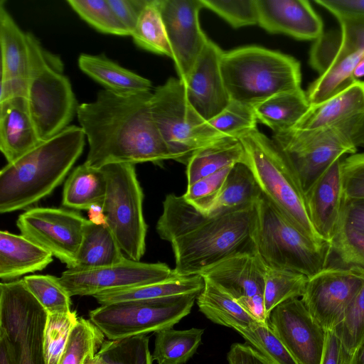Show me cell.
<instances>
[{
  "instance_id": "1",
  "label": "cell",
  "mask_w": 364,
  "mask_h": 364,
  "mask_svg": "<svg viewBox=\"0 0 364 364\" xmlns=\"http://www.w3.org/2000/svg\"><path fill=\"white\" fill-rule=\"evenodd\" d=\"M151 95L104 89L95 100L78 105L76 115L89 145L86 165L100 168L111 164L174 160L154 120Z\"/></svg>"
},
{
  "instance_id": "2",
  "label": "cell",
  "mask_w": 364,
  "mask_h": 364,
  "mask_svg": "<svg viewBox=\"0 0 364 364\" xmlns=\"http://www.w3.org/2000/svg\"><path fill=\"white\" fill-rule=\"evenodd\" d=\"M255 204L208 215L191 205L183 195L168 194L156 230L160 238L171 245L175 274H200L232 256L255 254Z\"/></svg>"
},
{
  "instance_id": "3",
  "label": "cell",
  "mask_w": 364,
  "mask_h": 364,
  "mask_svg": "<svg viewBox=\"0 0 364 364\" xmlns=\"http://www.w3.org/2000/svg\"><path fill=\"white\" fill-rule=\"evenodd\" d=\"M85 138L80 126L69 125L4 166L0 171V213L28 209L50 195L82 154Z\"/></svg>"
},
{
  "instance_id": "4",
  "label": "cell",
  "mask_w": 364,
  "mask_h": 364,
  "mask_svg": "<svg viewBox=\"0 0 364 364\" xmlns=\"http://www.w3.org/2000/svg\"><path fill=\"white\" fill-rule=\"evenodd\" d=\"M220 69L230 100L251 107L278 93L301 89L299 62L262 47L223 53Z\"/></svg>"
},
{
  "instance_id": "5",
  "label": "cell",
  "mask_w": 364,
  "mask_h": 364,
  "mask_svg": "<svg viewBox=\"0 0 364 364\" xmlns=\"http://www.w3.org/2000/svg\"><path fill=\"white\" fill-rule=\"evenodd\" d=\"M245 152V164L252 172L262 195L307 237L323 240L309 216L304 192L287 160L272 139L257 128L237 138Z\"/></svg>"
},
{
  "instance_id": "6",
  "label": "cell",
  "mask_w": 364,
  "mask_h": 364,
  "mask_svg": "<svg viewBox=\"0 0 364 364\" xmlns=\"http://www.w3.org/2000/svg\"><path fill=\"white\" fill-rule=\"evenodd\" d=\"M255 206V253L266 267L300 273L308 278L326 268L330 242L307 237L262 193Z\"/></svg>"
},
{
  "instance_id": "7",
  "label": "cell",
  "mask_w": 364,
  "mask_h": 364,
  "mask_svg": "<svg viewBox=\"0 0 364 364\" xmlns=\"http://www.w3.org/2000/svg\"><path fill=\"white\" fill-rule=\"evenodd\" d=\"M27 34L30 71L26 99L43 141L68 127L79 105L61 62L48 53L33 34Z\"/></svg>"
},
{
  "instance_id": "8",
  "label": "cell",
  "mask_w": 364,
  "mask_h": 364,
  "mask_svg": "<svg viewBox=\"0 0 364 364\" xmlns=\"http://www.w3.org/2000/svg\"><path fill=\"white\" fill-rule=\"evenodd\" d=\"M273 141L284 156L305 193L337 159L364 146V126H333L314 129L293 127L274 133Z\"/></svg>"
},
{
  "instance_id": "9",
  "label": "cell",
  "mask_w": 364,
  "mask_h": 364,
  "mask_svg": "<svg viewBox=\"0 0 364 364\" xmlns=\"http://www.w3.org/2000/svg\"><path fill=\"white\" fill-rule=\"evenodd\" d=\"M151 109L174 161L185 165L198 150L226 136L214 129L189 104L179 78L170 77L154 90Z\"/></svg>"
},
{
  "instance_id": "10",
  "label": "cell",
  "mask_w": 364,
  "mask_h": 364,
  "mask_svg": "<svg viewBox=\"0 0 364 364\" xmlns=\"http://www.w3.org/2000/svg\"><path fill=\"white\" fill-rule=\"evenodd\" d=\"M101 168L107 179L102 205L107 225L127 257L140 261L146 250L147 225L143 213L144 193L135 165L111 164Z\"/></svg>"
},
{
  "instance_id": "11",
  "label": "cell",
  "mask_w": 364,
  "mask_h": 364,
  "mask_svg": "<svg viewBox=\"0 0 364 364\" xmlns=\"http://www.w3.org/2000/svg\"><path fill=\"white\" fill-rule=\"evenodd\" d=\"M199 294L101 305L90 320L109 340L146 335L172 328L187 316Z\"/></svg>"
},
{
  "instance_id": "12",
  "label": "cell",
  "mask_w": 364,
  "mask_h": 364,
  "mask_svg": "<svg viewBox=\"0 0 364 364\" xmlns=\"http://www.w3.org/2000/svg\"><path fill=\"white\" fill-rule=\"evenodd\" d=\"M48 313L23 279L0 284V334L12 347L17 364H45Z\"/></svg>"
},
{
  "instance_id": "13",
  "label": "cell",
  "mask_w": 364,
  "mask_h": 364,
  "mask_svg": "<svg viewBox=\"0 0 364 364\" xmlns=\"http://www.w3.org/2000/svg\"><path fill=\"white\" fill-rule=\"evenodd\" d=\"M86 221L73 210L37 207L21 214L16 225L21 235L74 268Z\"/></svg>"
},
{
  "instance_id": "14",
  "label": "cell",
  "mask_w": 364,
  "mask_h": 364,
  "mask_svg": "<svg viewBox=\"0 0 364 364\" xmlns=\"http://www.w3.org/2000/svg\"><path fill=\"white\" fill-rule=\"evenodd\" d=\"M176 275L173 269L163 262L148 263L126 258L102 267L80 269L67 268L60 282L73 296L97 294L151 284Z\"/></svg>"
},
{
  "instance_id": "15",
  "label": "cell",
  "mask_w": 364,
  "mask_h": 364,
  "mask_svg": "<svg viewBox=\"0 0 364 364\" xmlns=\"http://www.w3.org/2000/svg\"><path fill=\"white\" fill-rule=\"evenodd\" d=\"M363 284V274L326 268L308 278L301 299L326 331H333L342 321Z\"/></svg>"
},
{
  "instance_id": "16",
  "label": "cell",
  "mask_w": 364,
  "mask_h": 364,
  "mask_svg": "<svg viewBox=\"0 0 364 364\" xmlns=\"http://www.w3.org/2000/svg\"><path fill=\"white\" fill-rule=\"evenodd\" d=\"M159 7L181 80H185L209 39L199 23L201 0H159Z\"/></svg>"
},
{
  "instance_id": "17",
  "label": "cell",
  "mask_w": 364,
  "mask_h": 364,
  "mask_svg": "<svg viewBox=\"0 0 364 364\" xmlns=\"http://www.w3.org/2000/svg\"><path fill=\"white\" fill-rule=\"evenodd\" d=\"M267 321L299 364H321L326 331L301 299H291L279 304Z\"/></svg>"
},
{
  "instance_id": "18",
  "label": "cell",
  "mask_w": 364,
  "mask_h": 364,
  "mask_svg": "<svg viewBox=\"0 0 364 364\" xmlns=\"http://www.w3.org/2000/svg\"><path fill=\"white\" fill-rule=\"evenodd\" d=\"M223 53L209 40L187 78L181 80L188 102L207 122L220 114L231 101L220 69Z\"/></svg>"
},
{
  "instance_id": "19",
  "label": "cell",
  "mask_w": 364,
  "mask_h": 364,
  "mask_svg": "<svg viewBox=\"0 0 364 364\" xmlns=\"http://www.w3.org/2000/svg\"><path fill=\"white\" fill-rule=\"evenodd\" d=\"M342 160L335 161L304 193L310 220L318 235L328 242L340 228L346 202Z\"/></svg>"
},
{
  "instance_id": "20",
  "label": "cell",
  "mask_w": 364,
  "mask_h": 364,
  "mask_svg": "<svg viewBox=\"0 0 364 364\" xmlns=\"http://www.w3.org/2000/svg\"><path fill=\"white\" fill-rule=\"evenodd\" d=\"M257 24L271 33H283L299 40H316L323 22L306 0H256Z\"/></svg>"
},
{
  "instance_id": "21",
  "label": "cell",
  "mask_w": 364,
  "mask_h": 364,
  "mask_svg": "<svg viewBox=\"0 0 364 364\" xmlns=\"http://www.w3.org/2000/svg\"><path fill=\"white\" fill-rule=\"evenodd\" d=\"M338 21L340 31L323 33L311 48L309 62L319 75L340 63L364 59V17Z\"/></svg>"
},
{
  "instance_id": "22",
  "label": "cell",
  "mask_w": 364,
  "mask_h": 364,
  "mask_svg": "<svg viewBox=\"0 0 364 364\" xmlns=\"http://www.w3.org/2000/svg\"><path fill=\"white\" fill-rule=\"evenodd\" d=\"M266 267L255 254L232 256L202 272L236 300L264 296Z\"/></svg>"
},
{
  "instance_id": "23",
  "label": "cell",
  "mask_w": 364,
  "mask_h": 364,
  "mask_svg": "<svg viewBox=\"0 0 364 364\" xmlns=\"http://www.w3.org/2000/svg\"><path fill=\"white\" fill-rule=\"evenodd\" d=\"M357 125H364V82L358 80L321 103L310 105L294 127L314 129Z\"/></svg>"
},
{
  "instance_id": "24",
  "label": "cell",
  "mask_w": 364,
  "mask_h": 364,
  "mask_svg": "<svg viewBox=\"0 0 364 364\" xmlns=\"http://www.w3.org/2000/svg\"><path fill=\"white\" fill-rule=\"evenodd\" d=\"M41 141L25 97L0 102V149L7 164L19 159Z\"/></svg>"
},
{
  "instance_id": "25",
  "label": "cell",
  "mask_w": 364,
  "mask_h": 364,
  "mask_svg": "<svg viewBox=\"0 0 364 364\" xmlns=\"http://www.w3.org/2000/svg\"><path fill=\"white\" fill-rule=\"evenodd\" d=\"M53 257L22 235L0 232V278L3 281L41 271L53 262Z\"/></svg>"
},
{
  "instance_id": "26",
  "label": "cell",
  "mask_w": 364,
  "mask_h": 364,
  "mask_svg": "<svg viewBox=\"0 0 364 364\" xmlns=\"http://www.w3.org/2000/svg\"><path fill=\"white\" fill-rule=\"evenodd\" d=\"M82 72L105 90L121 95L151 92L149 80L114 63L102 55L82 53L77 60Z\"/></svg>"
},
{
  "instance_id": "27",
  "label": "cell",
  "mask_w": 364,
  "mask_h": 364,
  "mask_svg": "<svg viewBox=\"0 0 364 364\" xmlns=\"http://www.w3.org/2000/svg\"><path fill=\"white\" fill-rule=\"evenodd\" d=\"M205 286V279L200 275L178 276L177 274L160 282L111 290L97 294L93 297L101 305L112 303L156 299L186 294H199Z\"/></svg>"
},
{
  "instance_id": "28",
  "label": "cell",
  "mask_w": 364,
  "mask_h": 364,
  "mask_svg": "<svg viewBox=\"0 0 364 364\" xmlns=\"http://www.w3.org/2000/svg\"><path fill=\"white\" fill-rule=\"evenodd\" d=\"M0 2L1 80L28 79L30 50L27 33L23 32Z\"/></svg>"
},
{
  "instance_id": "29",
  "label": "cell",
  "mask_w": 364,
  "mask_h": 364,
  "mask_svg": "<svg viewBox=\"0 0 364 364\" xmlns=\"http://www.w3.org/2000/svg\"><path fill=\"white\" fill-rule=\"evenodd\" d=\"M245 163L240 141L225 136L195 152L186 164L187 186L237 163Z\"/></svg>"
},
{
  "instance_id": "30",
  "label": "cell",
  "mask_w": 364,
  "mask_h": 364,
  "mask_svg": "<svg viewBox=\"0 0 364 364\" xmlns=\"http://www.w3.org/2000/svg\"><path fill=\"white\" fill-rule=\"evenodd\" d=\"M127 257L107 225H97L87 219L75 266L73 269H87L110 266Z\"/></svg>"
},
{
  "instance_id": "31",
  "label": "cell",
  "mask_w": 364,
  "mask_h": 364,
  "mask_svg": "<svg viewBox=\"0 0 364 364\" xmlns=\"http://www.w3.org/2000/svg\"><path fill=\"white\" fill-rule=\"evenodd\" d=\"M196 299L199 310L212 322L232 328H247L258 320L235 299L209 279Z\"/></svg>"
},
{
  "instance_id": "32",
  "label": "cell",
  "mask_w": 364,
  "mask_h": 364,
  "mask_svg": "<svg viewBox=\"0 0 364 364\" xmlns=\"http://www.w3.org/2000/svg\"><path fill=\"white\" fill-rule=\"evenodd\" d=\"M309 107L306 92L299 89L274 95L253 109L257 122L278 133L293 128Z\"/></svg>"
},
{
  "instance_id": "33",
  "label": "cell",
  "mask_w": 364,
  "mask_h": 364,
  "mask_svg": "<svg viewBox=\"0 0 364 364\" xmlns=\"http://www.w3.org/2000/svg\"><path fill=\"white\" fill-rule=\"evenodd\" d=\"M106 192L107 179L102 169L83 163L66 180L62 203L75 210H88L95 205L102 206Z\"/></svg>"
},
{
  "instance_id": "34",
  "label": "cell",
  "mask_w": 364,
  "mask_h": 364,
  "mask_svg": "<svg viewBox=\"0 0 364 364\" xmlns=\"http://www.w3.org/2000/svg\"><path fill=\"white\" fill-rule=\"evenodd\" d=\"M262 196L260 188L245 163H237L230 170L223 188L208 215H215L256 203Z\"/></svg>"
},
{
  "instance_id": "35",
  "label": "cell",
  "mask_w": 364,
  "mask_h": 364,
  "mask_svg": "<svg viewBox=\"0 0 364 364\" xmlns=\"http://www.w3.org/2000/svg\"><path fill=\"white\" fill-rule=\"evenodd\" d=\"M204 330L165 328L155 333L153 360L158 364H184L196 353Z\"/></svg>"
},
{
  "instance_id": "36",
  "label": "cell",
  "mask_w": 364,
  "mask_h": 364,
  "mask_svg": "<svg viewBox=\"0 0 364 364\" xmlns=\"http://www.w3.org/2000/svg\"><path fill=\"white\" fill-rule=\"evenodd\" d=\"M326 268L364 275V230L341 225L330 242Z\"/></svg>"
},
{
  "instance_id": "37",
  "label": "cell",
  "mask_w": 364,
  "mask_h": 364,
  "mask_svg": "<svg viewBox=\"0 0 364 364\" xmlns=\"http://www.w3.org/2000/svg\"><path fill=\"white\" fill-rule=\"evenodd\" d=\"M130 36L141 48L172 58V50L159 7V0H149Z\"/></svg>"
},
{
  "instance_id": "38",
  "label": "cell",
  "mask_w": 364,
  "mask_h": 364,
  "mask_svg": "<svg viewBox=\"0 0 364 364\" xmlns=\"http://www.w3.org/2000/svg\"><path fill=\"white\" fill-rule=\"evenodd\" d=\"M307 281L308 277L300 273L266 267L264 306L267 320L277 306L287 300L301 297Z\"/></svg>"
},
{
  "instance_id": "39",
  "label": "cell",
  "mask_w": 364,
  "mask_h": 364,
  "mask_svg": "<svg viewBox=\"0 0 364 364\" xmlns=\"http://www.w3.org/2000/svg\"><path fill=\"white\" fill-rule=\"evenodd\" d=\"M105 336L90 320L78 318L58 364H87L95 357Z\"/></svg>"
},
{
  "instance_id": "40",
  "label": "cell",
  "mask_w": 364,
  "mask_h": 364,
  "mask_svg": "<svg viewBox=\"0 0 364 364\" xmlns=\"http://www.w3.org/2000/svg\"><path fill=\"white\" fill-rule=\"evenodd\" d=\"M99 364H152L146 335L105 340L95 355Z\"/></svg>"
},
{
  "instance_id": "41",
  "label": "cell",
  "mask_w": 364,
  "mask_h": 364,
  "mask_svg": "<svg viewBox=\"0 0 364 364\" xmlns=\"http://www.w3.org/2000/svg\"><path fill=\"white\" fill-rule=\"evenodd\" d=\"M31 293L48 314L71 312V296L58 277L49 274H33L23 278Z\"/></svg>"
},
{
  "instance_id": "42",
  "label": "cell",
  "mask_w": 364,
  "mask_h": 364,
  "mask_svg": "<svg viewBox=\"0 0 364 364\" xmlns=\"http://www.w3.org/2000/svg\"><path fill=\"white\" fill-rule=\"evenodd\" d=\"M274 364H299L277 336L268 321H257L247 328L235 330Z\"/></svg>"
},
{
  "instance_id": "43",
  "label": "cell",
  "mask_w": 364,
  "mask_h": 364,
  "mask_svg": "<svg viewBox=\"0 0 364 364\" xmlns=\"http://www.w3.org/2000/svg\"><path fill=\"white\" fill-rule=\"evenodd\" d=\"M67 3L82 20L98 31L119 36H130L107 0H68Z\"/></svg>"
},
{
  "instance_id": "44",
  "label": "cell",
  "mask_w": 364,
  "mask_h": 364,
  "mask_svg": "<svg viewBox=\"0 0 364 364\" xmlns=\"http://www.w3.org/2000/svg\"><path fill=\"white\" fill-rule=\"evenodd\" d=\"M77 319L75 311L48 314L43 341L45 364L59 363Z\"/></svg>"
},
{
  "instance_id": "45",
  "label": "cell",
  "mask_w": 364,
  "mask_h": 364,
  "mask_svg": "<svg viewBox=\"0 0 364 364\" xmlns=\"http://www.w3.org/2000/svg\"><path fill=\"white\" fill-rule=\"evenodd\" d=\"M208 122L219 133L238 138L257 128V119L253 107L231 100L220 114Z\"/></svg>"
},
{
  "instance_id": "46",
  "label": "cell",
  "mask_w": 364,
  "mask_h": 364,
  "mask_svg": "<svg viewBox=\"0 0 364 364\" xmlns=\"http://www.w3.org/2000/svg\"><path fill=\"white\" fill-rule=\"evenodd\" d=\"M353 354L364 340V284L347 309L342 321L333 330Z\"/></svg>"
},
{
  "instance_id": "47",
  "label": "cell",
  "mask_w": 364,
  "mask_h": 364,
  "mask_svg": "<svg viewBox=\"0 0 364 364\" xmlns=\"http://www.w3.org/2000/svg\"><path fill=\"white\" fill-rule=\"evenodd\" d=\"M204 7L213 11L234 28L257 24L256 0H201Z\"/></svg>"
},
{
  "instance_id": "48",
  "label": "cell",
  "mask_w": 364,
  "mask_h": 364,
  "mask_svg": "<svg viewBox=\"0 0 364 364\" xmlns=\"http://www.w3.org/2000/svg\"><path fill=\"white\" fill-rule=\"evenodd\" d=\"M232 166L222 169L187 186L183 196L199 211L208 213L215 203Z\"/></svg>"
},
{
  "instance_id": "49",
  "label": "cell",
  "mask_w": 364,
  "mask_h": 364,
  "mask_svg": "<svg viewBox=\"0 0 364 364\" xmlns=\"http://www.w3.org/2000/svg\"><path fill=\"white\" fill-rule=\"evenodd\" d=\"M341 171L345 200L364 198V152L342 160Z\"/></svg>"
},
{
  "instance_id": "50",
  "label": "cell",
  "mask_w": 364,
  "mask_h": 364,
  "mask_svg": "<svg viewBox=\"0 0 364 364\" xmlns=\"http://www.w3.org/2000/svg\"><path fill=\"white\" fill-rule=\"evenodd\" d=\"M120 22L129 32L134 29L149 0H107Z\"/></svg>"
},
{
  "instance_id": "51",
  "label": "cell",
  "mask_w": 364,
  "mask_h": 364,
  "mask_svg": "<svg viewBox=\"0 0 364 364\" xmlns=\"http://www.w3.org/2000/svg\"><path fill=\"white\" fill-rule=\"evenodd\" d=\"M314 2L331 12L337 20L364 17V0H316Z\"/></svg>"
},
{
  "instance_id": "52",
  "label": "cell",
  "mask_w": 364,
  "mask_h": 364,
  "mask_svg": "<svg viewBox=\"0 0 364 364\" xmlns=\"http://www.w3.org/2000/svg\"><path fill=\"white\" fill-rule=\"evenodd\" d=\"M352 354L344 347L333 331H326L321 364H350Z\"/></svg>"
},
{
  "instance_id": "53",
  "label": "cell",
  "mask_w": 364,
  "mask_h": 364,
  "mask_svg": "<svg viewBox=\"0 0 364 364\" xmlns=\"http://www.w3.org/2000/svg\"><path fill=\"white\" fill-rule=\"evenodd\" d=\"M227 360L228 364H274L247 343H233Z\"/></svg>"
},
{
  "instance_id": "54",
  "label": "cell",
  "mask_w": 364,
  "mask_h": 364,
  "mask_svg": "<svg viewBox=\"0 0 364 364\" xmlns=\"http://www.w3.org/2000/svg\"><path fill=\"white\" fill-rule=\"evenodd\" d=\"M341 225L364 230V198L345 202Z\"/></svg>"
},
{
  "instance_id": "55",
  "label": "cell",
  "mask_w": 364,
  "mask_h": 364,
  "mask_svg": "<svg viewBox=\"0 0 364 364\" xmlns=\"http://www.w3.org/2000/svg\"><path fill=\"white\" fill-rule=\"evenodd\" d=\"M0 364H17L12 347L1 334H0Z\"/></svg>"
},
{
  "instance_id": "56",
  "label": "cell",
  "mask_w": 364,
  "mask_h": 364,
  "mask_svg": "<svg viewBox=\"0 0 364 364\" xmlns=\"http://www.w3.org/2000/svg\"><path fill=\"white\" fill-rule=\"evenodd\" d=\"M89 220L95 224L107 225L106 217L102 206L95 205L88 210Z\"/></svg>"
},
{
  "instance_id": "57",
  "label": "cell",
  "mask_w": 364,
  "mask_h": 364,
  "mask_svg": "<svg viewBox=\"0 0 364 364\" xmlns=\"http://www.w3.org/2000/svg\"><path fill=\"white\" fill-rule=\"evenodd\" d=\"M350 364H364V340L352 354Z\"/></svg>"
},
{
  "instance_id": "58",
  "label": "cell",
  "mask_w": 364,
  "mask_h": 364,
  "mask_svg": "<svg viewBox=\"0 0 364 364\" xmlns=\"http://www.w3.org/2000/svg\"><path fill=\"white\" fill-rule=\"evenodd\" d=\"M353 75L356 80L364 76V59L360 60L355 66Z\"/></svg>"
},
{
  "instance_id": "59",
  "label": "cell",
  "mask_w": 364,
  "mask_h": 364,
  "mask_svg": "<svg viewBox=\"0 0 364 364\" xmlns=\"http://www.w3.org/2000/svg\"><path fill=\"white\" fill-rule=\"evenodd\" d=\"M87 364H99L95 358V357L90 360Z\"/></svg>"
}]
</instances>
